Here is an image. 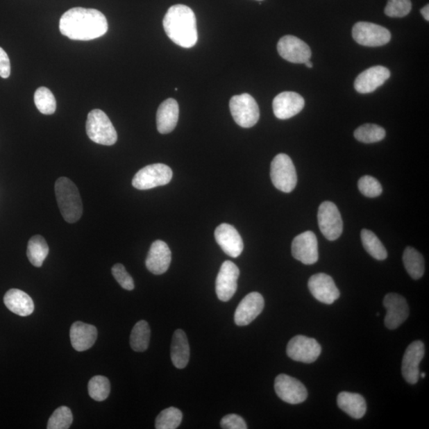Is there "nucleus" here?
Instances as JSON below:
<instances>
[{
  "instance_id": "35",
  "label": "nucleus",
  "mask_w": 429,
  "mask_h": 429,
  "mask_svg": "<svg viewBox=\"0 0 429 429\" xmlns=\"http://www.w3.org/2000/svg\"><path fill=\"white\" fill-rule=\"evenodd\" d=\"M87 389L90 397L96 401H103L108 398L111 392V384L108 378L101 376H96L90 379Z\"/></svg>"
},
{
  "instance_id": "3",
  "label": "nucleus",
  "mask_w": 429,
  "mask_h": 429,
  "mask_svg": "<svg viewBox=\"0 0 429 429\" xmlns=\"http://www.w3.org/2000/svg\"><path fill=\"white\" fill-rule=\"evenodd\" d=\"M55 194L65 221L69 224L78 222L83 214V205L78 187L70 179L62 177L55 183Z\"/></svg>"
},
{
  "instance_id": "8",
  "label": "nucleus",
  "mask_w": 429,
  "mask_h": 429,
  "mask_svg": "<svg viewBox=\"0 0 429 429\" xmlns=\"http://www.w3.org/2000/svg\"><path fill=\"white\" fill-rule=\"evenodd\" d=\"M318 224L324 237L328 240H337L343 233V219L337 205L324 201L319 207Z\"/></svg>"
},
{
  "instance_id": "1",
  "label": "nucleus",
  "mask_w": 429,
  "mask_h": 429,
  "mask_svg": "<svg viewBox=\"0 0 429 429\" xmlns=\"http://www.w3.org/2000/svg\"><path fill=\"white\" fill-rule=\"evenodd\" d=\"M59 29L71 40L90 41L106 35L108 24L106 15L100 10L74 8L62 16Z\"/></svg>"
},
{
  "instance_id": "31",
  "label": "nucleus",
  "mask_w": 429,
  "mask_h": 429,
  "mask_svg": "<svg viewBox=\"0 0 429 429\" xmlns=\"http://www.w3.org/2000/svg\"><path fill=\"white\" fill-rule=\"evenodd\" d=\"M362 244L365 250L377 260H385L387 258V251L371 230L364 229L361 232Z\"/></svg>"
},
{
  "instance_id": "27",
  "label": "nucleus",
  "mask_w": 429,
  "mask_h": 429,
  "mask_svg": "<svg viewBox=\"0 0 429 429\" xmlns=\"http://www.w3.org/2000/svg\"><path fill=\"white\" fill-rule=\"evenodd\" d=\"M337 404L341 410L354 419H360L367 412L366 401L359 394L341 392L338 395Z\"/></svg>"
},
{
  "instance_id": "20",
  "label": "nucleus",
  "mask_w": 429,
  "mask_h": 429,
  "mask_svg": "<svg viewBox=\"0 0 429 429\" xmlns=\"http://www.w3.org/2000/svg\"><path fill=\"white\" fill-rule=\"evenodd\" d=\"M214 239L221 247L225 254L232 258H237L244 251V241L232 225L222 224L214 230Z\"/></svg>"
},
{
  "instance_id": "18",
  "label": "nucleus",
  "mask_w": 429,
  "mask_h": 429,
  "mask_svg": "<svg viewBox=\"0 0 429 429\" xmlns=\"http://www.w3.org/2000/svg\"><path fill=\"white\" fill-rule=\"evenodd\" d=\"M265 305L263 296L257 292L247 294L241 301L235 312V322L238 326H249L261 314Z\"/></svg>"
},
{
  "instance_id": "40",
  "label": "nucleus",
  "mask_w": 429,
  "mask_h": 429,
  "mask_svg": "<svg viewBox=\"0 0 429 429\" xmlns=\"http://www.w3.org/2000/svg\"><path fill=\"white\" fill-rule=\"evenodd\" d=\"M224 429H246L247 426L243 417L236 414L225 416L221 422Z\"/></svg>"
},
{
  "instance_id": "30",
  "label": "nucleus",
  "mask_w": 429,
  "mask_h": 429,
  "mask_svg": "<svg viewBox=\"0 0 429 429\" xmlns=\"http://www.w3.org/2000/svg\"><path fill=\"white\" fill-rule=\"evenodd\" d=\"M151 341V328L146 321L137 322L131 334L130 344L131 348L137 352L147 350Z\"/></svg>"
},
{
  "instance_id": "33",
  "label": "nucleus",
  "mask_w": 429,
  "mask_h": 429,
  "mask_svg": "<svg viewBox=\"0 0 429 429\" xmlns=\"http://www.w3.org/2000/svg\"><path fill=\"white\" fill-rule=\"evenodd\" d=\"M358 141L364 143L380 142L386 137V131L376 124H364L358 128L354 133Z\"/></svg>"
},
{
  "instance_id": "37",
  "label": "nucleus",
  "mask_w": 429,
  "mask_h": 429,
  "mask_svg": "<svg viewBox=\"0 0 429 429\" xmlns=\"http://www.w3.org/2000/svg\"><path fill=\"white\" fill-rule=\"evenodd\" d=\"M412 10L410 0H388L385 14L392 18H403Z\"/></svg>"
},
{
  "instance_id": "16",
  "label": "nucleus",
  "mask_w": 429,
  "mask_h": 429,
  "mask_svg": "<svg viewBox=\"0 0 429 429\" xmlns=\"http://www.w3.org/2000/svg\"><path fill=\"white\" fill-rule=\"evenodd\" d=\"M425 352V345L419 340L414 341L407 348L401 365V371L407 382L414 385L419 380V367Z\"/></svg>"
},
{
  "instance_id": "14",
  "label": "nucleus",
  "mask_w": 429,
  "mask_h": 429,
  "mask_svg": "<svg viewBox=\"0 0 429 429\" xmlns=\"http://www.w3.org/2000/svg\"><path fill=\"white\" fill-rule=\"evenodd\" d=\"M309 289L314 298L326 305H332L340 296L339 290L332 277L326 274L312 275L309 280Z\"/></svg>"
},
{
  "instance_id": "22",
  "label": "nucleus",
  "mask_w": 429,
  "mask_h": 429,
  "mask_svg": "<svg viewBox=\"0 0 429 429\" xmlns=\"http://www.w3.org/2000/svg\"><path fill=\"white\" fill-rule=\"evenodd\" d=\"M171 263V251L162 240H156L152 244L146 260V267L150 272L155 275L166 273Z\"/></svg>"
},
{
  "instance_id": "10",
  "label": "nucleus",
  "mask_w": 429,
  "mask_h": 429,
  "mask_svg": "<svg viewBox=\"0 0 429 429\" xmlns=\"http://www.w3.org/2000/svg\"><path fill=\"white\" fill-rule=\"evenodd\" d=\"M286 353L291 360L312 364L321 355V346L315 339L305 335H296L290 339Z\"/></svg>"
},
{
  "instance_id": "6",
  "label": "nucleus",
  "mask_w": 429,
  "mask_h": 429,
  "mask_svg": "<svg viewBox=\"0 0 429 429\" xmlns=\"http://www.w3.org/2000/svg\"><path fill=\"white\" fill-rule=\"evenodd\" d=\"M230 110L235 123L244 128H252L260 117L257 102L247 93L232 97Z\"/></svg>"
},
{
  "instance_id": "25",
  "label": "nucleus",
  "mask_w": 429,
  "mask_h": 429,
  "mask_svg": "<svg viewBox=\"0 0 429 429\" xmlns=\"http://www.w3.org/2000/svg\"><path fill=\"white\" fill-rule=\"evenodd\" d=\"M3 301L10 312L20 317H28L35 310L34 301L31 296L18 289L8 290L4 296Z\"/></svg>"
},
{
  "instance_id": "38",
  "label": "nucleus",
  "mask_w": 429,
  "mask_h": 429,
  "mask_svg": "<svg viewBox=\"0 0 429 429\" xmlns=\"http://www.w3.org/2000/svg\"><path fill=\"white\" fill-rule=\"evenodd\" d=\"M358 187L362 195L367 197L373 198L380 196L382 192V187L379 181L371 176H364L358 183Z\"/></svg>"
},
{
  "instance_id": "7",
  "label": "nucleus",
  "mask_w": 429,
  "mask_h": 429,
  "mask_svg": "<svg viewBox=\"0 0 429 429\" xmlns=\"http://www.w3.org/2000/svg\"><path fill=\"white\" fill-rule=\"evenodd\" d=\"M173 178V171L167 165L158 163L139 170L132 180V185L140 190H147L166 185Z\"/></svg>"
},
{
  "instance_id": "28",
  "label": "nucleus",
  "mask_w": 429,
  "mask_h": 429,
  "mask_svg": "<svg viewBox=\"0 0 429 429\" xmlns=\"http://www.w3.org/2000/svg\"><path fill=\"white\" fill-rule=\"evenodd\" d=\"M49 246L42 235L33 236L27 245L26 255L33 266L41 267L49 255Z\"/></svg>"
},
{
  "instance_id": "43",
  "label": "nucleus",
  "mask_w": 429,
  "mask_h": 429,
  "mask_svg": "<svg viewBox=\"0 0 429 429\" xmlns=\"http://www.w3.org/2000/svg\"><path fill=\"white\" fill-rule=\"evenodd\" d=\"M307 66L308 68H312V63L310 62V60H307V62L305 63Z\"/></svg>"
},
{
  "instance_id": "45",
  "label": "nucleus",
  "mask_w": 429,
  "mask_h": 429,
  "mask_svg": "<svg viewBox=\"0 0 429 429\" xmlns=\"http://www.w3.org/2000/svg\"><path fill=\"white\" fill-rule=\"evenodd\" d=\"M258 1H262V0H258Z\"/></svg>"
},
{
  "instance_id": "12",
  "label": "nucleus",
  "mask_w": 429,
  "mask_h": 429,
  "mask_svg": "<svg viewBox=\"0 0 429 429\" xmlns=\"http://www.w3.org/2000/svg\"><path fill=\"white\" fill-rule=\"evenodd\" d=\"M239 269L230 261H225L219 269L216 282V292L222 301L232 299L238 288Z\"/></svg>"
},
{
  "instance_id": "39",
  "label": "nucleus",
  "mask_w": 429,
  "mask_h": 429,
  "mask_svg": "<svg viewBox=\"0 0 429 429\" xmlns=\"http://www.w3.org/2000/svg\"><path fill=\"white\" fill-rule=\"evenodd\" d=\"M112 273L117 283L122 286L124 289L133 290L135 288L134 280L131 275L126 271L122 264H115L112 269Z\"/></svg>"
},
{
  "instance_id": "9",
  "label": "nucleus",
  "mask_w": 429,
  "mask_h": 429,
  "mask_svg": "<svg viewBox=\"0 0 429 429\" xmlns=\"http://www.w3.org/2000/svg\"><path fill=\"white\" fill-rule=\"evenodd\" d=\"M352 36L360 45L369 47L387 45L392 40V34L387 28L367 22H359L355 24Z\"/></svg>"
},
{
  "instance_id": "44",
  "label": "nucleus",
  "mask_w": 429,
  "mask_h": 429,
  "mask_svg": "<svg viewBox=\"0 0 429 429\" xmlns=\"http://www.w3.org/2000/svg\"><path fill=\"white\" fill-rule=\"evenodd\" d=\"M420 377L422 378H426V373H420Z\"/></svg>"
},
{
  "instance_id": "42",
  "label": "nucleus",
  "mask_w": 429,
  "mask_h": 429,
  "mask_svg": "<svg viewBox=\"0 0 429 429\" xmlns=\"http://www.w3.org/2000/svg\"><path fill=\"white\" fill-rule=\"evenodd\" d=\"M421 13L422 14V15L423 16V18H425L426 21H429V5L428 4H427L426 6L423 7L421 10Z\"/></svg>"
},
{
  "instance_id": "36",
  "label": "nucleus",
  "mask_w": 429,
  "mask_h": 429,
  "mask_svg": "<svg viewBox=\"0 0 429 429\" xmlns=\"http://www.w3.org/2000/svg\"><path fill=\"white\" fill-rule=\"evenodd\" d=\"M73 414L68 407L60 406L53 412L48 421V429H68L73 423Z\"/></svg>"
},
{
  "instance_id": "13",
  "label": "nucleus",
  "mask_w": 429,
  "mask_h": 429,
  "mask_svg": "<svg viewBox=\"0 0 429 429\" xmlns=\"http://www.w3.org/2000/svg\"><path fill=\"white\" fill-rule=\"evenodd\" d=\"M280 56L289 62L303 64L310 60L311 49L300 38L293 35H286L280 38L278 43Z\"/></svg>"
},
{
  "instance_id": "11",
  "label": "nucleus",
  "mask_w": 429,
  "mask_h": 429,
  "mask_svg": "<svg viewBox=\"0 0 429 429\" xmlns=\"http://www.w3.org/2000/svg\"><path fill=\"white\" fill-rule=\"evenodd\" d=\"M275 392L285 403L296 405L304 403L308 398V392L298 379L287 375H279L275 378Z\"/></svg>"
},
{
  "instance_id": "21",
  "label": "nucleus",
  "mask_w": 429,
  "mask_h": 429,
  "mask_svg": "<svg viewBox=\"0 0 429 429\" xmlns=\"http://www.w3.org/2000/svg\"><path fill=\"white\" fill-rule=\"evenodd\" d=\"M389 76L390 72L387 68L381 65L373 66L357 76L355 89L362 94L371 93L382 86Z\"/></svg>"
},
{
  "instance_id": "4",
  "label": "nucleus",
  "mask_w": 429,
  "mask_h": 429,
  "mask_svg": "<svg viewBox=\"0 0 429 429\" xmlns=\"http://www.w3.org/2000/svg\"><path fill=\"white\" fill-rule=\"evenodd\" d=\"M86 132L97 144L112 146L117 142V131L106 112L100 109L92 110L87 115Z\"/></svg>"
},
{
  "instance_id": "23",
  "label": "nucleus",
  "mask_w": 429,
  "mask_h": 429,
  "mask_svg": "<svg viewBox=\"0 0 429 429\" xmlns=\"http://www.w3.org/2000/svg\"><path fill=\"white\" fill-rule=\"evenodd\" d=\"M98 337L97 328L91 324L78 321L70 328L72 346L78 351H85L92 348Z\"/></svg>"
},
{
  "instance_id": "2",
  "label": "nucleus",
  "mask_w": 429,
  "mask_h": 429,
  "mask_svg": "<svg viewBox=\"0 0 429 429\" xmlns=\"http://www.w3.org/2000/svg\"><path fill=\"white\" fill-rule=\"evenodd\" d=\"M165 32L170 40L183 48H192L197 42L196 15L190 8L183 4L169 8L163 19Z\"/></svg>"
},
{
  "instance_id": "29",
  "label": "nucleus",
  "mask_w": 429,
  "mask_h": 429,
  "mask_svg": "<svg viewBox=\"0 0 429 429\" xmlns=\"http://www.w3.org/2000/svg\"><path fill=\"white\" fill-rule=\"evenodd\" d=\"M405 268L412 278L420 279L425 273V260L420 252L412 247H406L403 255Z\"/></svg>"
},
{
  "instance_id": "26",
  "label": "nucleus",
  "mask_w": 429,
  "mask_h": 429,
  "mask_svg": "<svg viewBox=\"0 0 429 429\" xmlns=\"http://www.w3.org/2000/svg\"><path fill=\"white\" fill-rule=\"evenodd\" d=\"M190 355V344L185 333L181 329L176 330L171 344L173 364L178 369H184L189 364Z\"/></svg>"
},
{
  "instance_id": "24",
  "label": "nucleus",
  "mask_w": 429,
  "mask_h": 429,
  "mask_svg": "<svg viewBox=\"0 0 429 429\" xmlns=\"http://www.w3.org/2000/svg\"><path fill=\"white\" fill-rule=\"evenodd\" d=\"M179 106L174 99L169 98L159 106L157 112V128L159 133L172 132L178 122Z\"/></svg>"
},
{
  "instance_id": "17",
  "label": "nucleus",
  "mask_w": 429,
  "mask_h": 429,
  "mask_svg": "<svg viewBox=\"0 0 429 429\" xmlns=\"http://www.w3.org/2000/svg\"><path fill=\"white\" fill-rule=\"evenodd\" d=\"M292 255L295 260L305 265H312L318 261V242L312 232H305L294 238L292 243Z\"/></svg>"
},
{
  "instance_id": "5",
  "label": "nucleus",
  "mask_w": 429,
  "mask_h": 429,
  "mask_svg": "<svg viewBox=\"0 0 429 429\" xmlns=\"http://www.w3.org/2000/svg\"><path fill=\"white\" fill-rule=\"evenodd\" d=\"M271 178L276 188L284 192H292L298 183L294 165L285 153H279L274 158L271 167Z\"/></svg>"
},
{
  "instance_id": "41",
  "label": "nucleus",
  "mask_w": 429,
  "mask_h": 429,
  "mask_svg": "<svg viewBox=\"0 0 429 429\" xmlns=\"http://www.w3.org/2000/svg\"><path fill=\"white\" fill-rule=\"evenodd\" d=\"M10 75V62L8 55L0 47V76L7 79Z\"/></svg>"
},
{
  "instance_id": "34",
  "label": "nucleus",
  "mask_w": 429,
  "mask_h": 429,
  "mask_svg": "<svg viewBox=\"0 0 429 429\" xmlns=\"http://www.w3.org/2000/svg\"><path fill=\"white\" fill-rule=\"evenodd\" d=\"M183 414L181 411L174 407H169L162 410L157 417L155 428L157 429H176L183 421Z\"/></svg>"
},
{
  "instance_id": "19",
  "label": "nucleus",
  "mask_w": 429,
  "mask_h": 429,
  "mask_svg": "<svg viewBox=\"0 0 429 429\" xmlns=\"http://www.w3.org/2000/svg\"><path fill=\"white\" fill-rule=\"evenodd\" d=\"M305 107V100L298 93L284 92L274 99L273 110L279 119H288L299 114Z\"/></svg>"
},
{
  "instance_id": "32",
  "label": "nucleus",
  "mask_w": 429,
  "mask_h": 429,
  "mask_svg": "<svg viewBox=\"0 0 429 429\" xmlns=\"http://www.w3.org/2000/svg\"><path fill=\"white\" fill-rule=\"evenodd\" d=\"M35 103L42 114L52 115L56 112L57 102L53 92L46 87H40L35 93Z\"/></svg>"
},
{
  "instance_id": "15",
  "label": "nucleus",
  "mask_w": 429,
  "mask_h": 429,
  "mask_svg": "<svg viewBox=\"0 0 429 429\" xmlns=\"http://www.w3.org/2000/svg\"><path fill=\"white\" fill-rule=\"evenodd\" d=\"M387 310L385 326L390 330L398 328L409 317V306L407 301L398 294H388L383 301Z\"/></svg>"
}]
</instances>
